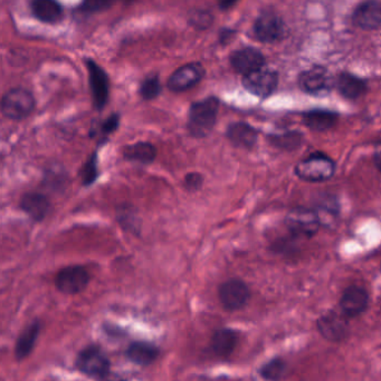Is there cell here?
I'll list each match as a JSON object with an SVG mask.
<instances>
[{
  "label": "cell",
  "mask_w": 381,
  "mask_h": 381,
  "mask_svg": "<svg viewBox=\"0 0 381 381\" xmlns=\"http://www.w3.org/2000/svg\"><path fill=\"white\" fill-rule=\"evenodd\" d=\"M139 93L144 101H152V99H157L161 93V84H160L159 78L157 76L146 77L140 85Z\"/></svg>",
  "instance_id": "28"
},
{
  "label": "cell",
  "mask_w": 381,
  "mask_h": 381,
  "mask_svg": "<svg viewBox=\"0 0 381 381\" xmlns=\"http://www.w3.org/2000/svg\"><path fill=\"white\" fill-rule=\"evenodd\" d=\"M119 123H120V116L118 114L111 115V116L107 117V120L100 123V125H97V128L92 127L91 136H97V135L100 143L107 142V136L118 130Z\"/></svg>",
  "instance_id": "27"
},
{
  "label": "cell",
  "mask_w": 381,
  "mask_h": 381,
  "mask_svg": "<svg viewBox=\"0 0 381 381\" xmlns=\"http://www.w3.org/2000/svg\"><path fill=\"white\" fill-rule=\"evenodd\" d=\"M40 322L34 321L29 324L28 327L19 336L16 343V350H15L17 359L21 360V359L26 358L27 355L32 353L37 337L40 335Z\"/></svg>",
  "instance_id": "25"
},
{
  "label": "cell",
  "mask_w": 381,
  "mask_h": 381,
  "mask_svg": "<svg viewBox=\"0 0 381 381\" xmlns=\"http://www.w3.org/2000/svg\"><path fill=\"white\" fill-rule=\"evenodd\" d=\"M112 0H83V8L87 11H99L109 7Z\"/></svg>",
  "instance_id": "32"
},
{
  "label": "cell",
  "mask_w": 381,
  "mask_h": 381,
  "mask_svg": "<svg viewBox=\"0 0 381 381\" xmlns=\"http://www.w3.org/2000/svg\"><path fill=\"white\" fill-rule=\"evenodd\" d=\"M33 13L44 23H56L62 18L63 8L56 0H34Z\"/></svg>",
  "instance_id": "24"
},
{
  "label": "cell",
  "mask_w": 381,
  "mask_h": 381,
  "mask_svg": "<svg viewBox=\"0 0 381 381\" xmlns=\"http://www.w3.org/2000/svg\"><path fill=\"white\" fill-rule=\"evenodd\" d=\"M369 294L363 287L351 285L345 289L340 299L342 314L348 318L360 316L368 308Z\"/></svg>",
  "instance_id": "12"
},
{
  "label": "cell",
  "mask_w": 381,
  "mask_h": 381,
  "mask_svg": "<svg viewBox=\"0 0 381 381\" xmlns=\"http://www.w3.org/2000/svg\"><path fill=\"white\" fill-rule=\"evenodd\" d=\"M220 304L228 311H237L248 304L251 291L244 281L230 279L220 285L218 290Z\"/></svg>",
  "instance_id": "5"
},
{
  "label": "cell",
  "mask_w": 381,
  "mask_h": 381,
  "mask_svg": "<svg viewBox=\"0 0 381 381\" xmlns=\"http://www.w3.org/2000/svg\"><path fill=\"white\" fill-rule=\"evenodd\" d=\"M355 26L365 31H372L381 25V6L375 1H365L358 6L353 15Z\"/></svg>",
  "instance_id": "17"
},
{
  "label": "cell",
  "mask_w": 381,
  "mask_h": 381,
  "mask_svg": "<svg viewBox=\"0 0 381 381\" xmlns=\"http://www.w3.org/2000/svg\"><path fill=\"white\" fill-rule=\"evenodd\" d=\"M237 332L225 328V329H218L214 332L210 346H212L213 351L217 355L226 357V355H230L234 351L236 345H237Z\"/></svg>",
  "instance_id": "22"
},
{
  "label": "cell",
  "mask_w": 381,
  "mask_h": 381,
  "mask_svg": "<svg viewBox=\"0 0 381 381\" xmlns=\"http://www.w3.org/2000/svg\"><path fill=\"white\" fill-rule=\"evenodd\" d=\"M226 136L236 148L251 150L257 142L259 132L247 123L236 122L227 127Z\"/></svg>",
  "instance_id": "16"
},
{
  "label": "cell",
  "mask_w": 381,
  "mask_h": 381,
  "mask_svg": "<svg viewBox=\"0 0 381 381\" xmlns=\"http://www.w3.org/2000/svg\"><path fill=\"white\" fill-rule=\"evenodd\" d=\"M126 353L127 357L132 363L141 365V366H148L158 358L159 349L151 343L139 341V343H131Z\"/></svg>",
  "instance_id": "21"
},
{
  "label": "cell",
  "mask_w": 381,
  "mask_h": 381,
  "mask_svg": "<svg viewBox=\"0 0 381 381\" xmlns=\"http://www.w3.org/2000/svg\"><path fill=\"white\" fill-rule=\"evenodd\" d=\"M373 161L376 164L377 169L381 172V143L376 146L375 154H373Z\"/></svg>",
  "instance_id": "33"
},
{
  "label": "cell",
  "mask_w": 381,
  "mask_h": 381,
  "mask_svg": "<svg viewBox=\"0 0 381 381\" xmlns=\"http://www.w3.org/2000/svg\"><path fill=\"white\" fill-rule=\"evenodd\" d=\"M76 367L82 374L93 378H104L110 372L111 363L107 353L97 346H89L77 355Z\"/></svg>",
  "instance_id": "4"
},
{
  "label": "cell",
  "mask_w": 381,
  "mask_h": 381,
  "mask_svg": "<svg viewBox=\"0 0 381 381\" xmlns=\"http://www.w3.org/2000/svg\"><path fill=\"white\" fill-rule=\"evenodd\" d=\"M336 172V164L329 156L316 153L299 162L295 174L303 181L323 182L331 179Z\"/></svg>",
  "instance_id": "3"
},
{
  "label": "cell",
  "mask_w": 381,
  "mask_h": 381,
  "mask_svg": "<svg viewBox=\"0 0 381 381\" xmlns=\"http://www.w3.org/2000/svg\"><path fill=\"white\" fill-rule=\"evenodd\" d=\"M286 371V363L281 358H274L265 363L259 369V375L265 380L279 381L284 376Z\"/></svg>",
  "instance_id": "26"
},
{
  "label": "cell",
  "mask_w": 381,
  "mask_h": 381,
  "mask_svg": "<svg viewBox=\"0 0 381 381\" xmlns=\"http://www.w3.org/2000/svg\"><path fill=\"white\" fill-rule=\"evenodd\" d=\"M345 314L329 311L318 318L316 327L326 339L339 343L349 336L350 327Z\"/></svg>",
  "instance_id": "8"
},
{
  "label": "cell",
  "mask_w": 381,
  "mask_h": 381,
  "mask_svg": "<svg viewBox=\"0 0 381 381\" xmlns=\"http://www.w3.org/2000/svg\"><path fill=\"white\" fill-rule=\"evenodd\" d=\"M183 184H185L186 189L190 191V192H196L204 184V177L200 173L191 172V173L186 175Z\"/></svg>",
  "instance_id": "31"
},
{
  "label": "cell",
  "mask_w": 381,
  "mask_h": 381,
  "mask_svg": "<svg viewBox=\"0 0 381 381\" xmlns=\"http://www.w3.org/2000/svg\"><path fill=\"white\" fill-rule=\"evenodd\" d=\"M123 158L136 163L151 164L157 158V148L149 142H136L124 148Z\"/></svg>",
  "instance_id": "20"
},
{
  "label": "cell",
  "mask_w": 381,
  "mask_h": 381,
  "mask_svg": "<svg viewBox=\"0 0 381 381\" xmlns=\"http://www.w3.org/2000/svg\"><path fill=\"white\" fill-rule=\"evenodd\" d=\"M338 91L348 99H355L363 96L367 89L365 81L351 74L343 73L338 77Z\"/></svg>",
  "instance_id": "23"
},
{
  "label": "cell",
  "mask_w": 381,
  "mask_h": 381,
  "mask_svg": "<svg viewBox=\"0 0 381 381\" xmlns=\"http://www.w3.org/2000/svg\"><path fill=\"white\" fill-rule=\"evenodd\" d=\"M303 122L310 130L326 132L337 124L338 115L331 111L314 109L303 114Z\"/></svg>",
  "instance_id": "19"
},
{
  "label": "cell",
  "mask_w": 381,
  "mask_h": 381,
  "mask_svg": "<svg viewBox=\"0 0 381 381\" xmlns=\"http://www.w3.org/2000/svg\"><path fill=\"white\" fill-rule=\"evenodd\" d=\"M236 1H237V0H222V1H220V7H222V9H227V8L232 7Z\"/></svg>",
  "instance_id": "34"
},
{
  "label": "cell",
  "mask_w": 381,
  "mask_h": 381,
  "mask_svg": "<svg viewBox=\"0 0 381 381\" xmlns=\"http://www.w3.org/2000/svg\"><path fill=\"white\" fill-rule=\"evenodd\" d=\"M277 84H279L277 74L264 67L244 76L243 78V85L246 91L261 99L269 97L274 93Z\"/></svg>",
  "instance_id": "7"
},
{
  "label": "cell",
  "mask_w": 381,
  "mask_h": 381,
  "mask_svg": "<svg viewBox=\"0 0 381 381\" xmlns=\"http://www.w3.org/2000/svg\"><path fill=\"white\" fill-rule=\"evenodd\" d=\"M90 275L85 267L81 265H70L60 270L55 277L58 291L65 294H77L87 288Z\"/></svg>",
  "instance_id": "6"
},
{
  "label": "cell",
  "mask_w": 381,
  "mask_h": 381,
  "mask_svg": "<svg viewBox=\"0 0 381 381\" xmlns=\"http://www.w3.org/2000/svg\"><path fill=\"white\" fill-rule=\"evenodd\" d=\"M205 75V70L200 64L191 62L188 65L178 68L173 75L168 79V89L175 93L187 91L193 89Z\"/></svg>",
  "instance_id": "11"
},
{
  "label": "cell",
  "mask_w": 381,
  "mask_h": 381,
  "mask_svg": "<svg viewBox=\"0 0 381 381\" xmlns=\"http://www.w3.org/2000/svg\"><path fill=\"white\" fill-rule=\"evenodd\" d=\"M299 85L308 94H318L329 87V76L322 67H313L306 70L299 77Z\"/></svg>",
  "instance_id": "18"
},
{
  "label": "cell",
  "mask_w": 381,
  "mask_h": 381,
  "mask_svg": "<svg viewBox=\"0 0 381 381\" xmlns=\"http://www.w3.org/2000/svg\"><path fill=\"white\" fill-rule=\"evenodd\" d=\"M89 70L90 86H91L92 97L97 111L104 109L110 95V84L109 77L102 68L95 64L93 60H87Z\"/></svg>",
  "instance_id": "10"
},
{
  "label": "cell",
  "mask_w": 381,
  "mask_h": 381,
  "mask_svg": "<svg viewBox=\"0 0 381 381\" xmlns=\"http://www.w3.org/2000/svg\"><path fill=\"white\" fill-rule=\"evenodd\" d=\"M287 228L294 236H313L318 232L320 218L318 213L308 209H295L287 214Z\"/></svg>",
  "instance_id": "9"
},
{
  "label": "cell",
  "mask_w": 381,
  "mask_h": 381,
  "mask_svg": "<svg viewBox=\"0 0 381 381\" xmlns=\"http://www.w3.org/2000/svg\"><path fill=\"white\" fill-rule=\"evenodd\" d=\"M230 62L237 73L246 76L263 68L265 58L259 50L247 47L243 50H236L230 57Z\"/></svg>",
  "instance_id": "14"
},
{
  "label": "cell",
  "mask_w": 381,
  "mask_h": 381,
  "mask_svg": "<svg viewBox=\"0 0 381 381\" xmlns=\"http://www.w3.org/2000/svg\"><path fill=\"white\" fill-rule=\"evenodd\" d=\"M272 144L277 148H283V150H294L301 145V134L299 133L291 132L286 134L274 135L269 138Z\"/></svg>",
  "instance_id": "29"
},
{
  "label": "cell",
  "mask_w": 381,
  "mask_h": 381,
  "mask_svg": "<svg viewBox=\"0 0 381 381\" xmlns=\"http://www.w3.org/2000/svg\"><path fill=\"white\" fill-rule=\"evenodd\" d=\"M220 111V101L215 96L207 97L191 104L187 128L193 138H207L214 130Z\"/></svg>",
  "instance_id": "1"
},
{
  "label": "cell",
  "mask_w": 381,
  "mask_h": 381,
  "mask_svg": "<svg viewBox=\"0 0 381 381\" xmlns=\"http://www.w3.org/2000/svg\"><path fill=\"white\" fill-rule=\"evenodd\" d=\"M35 99L25 89H13L1 99V113L6 118L21 121L34 112Z\"/></svg>",
  "instance_id": "2"
},
{
  "label": "cell",
  "mask_w": 381,
  "mask_h": 381,
  "mask_svg": "<svg viewBox=\"0 0 381 381\" xmlns=\"http://www.w3.org/2000/svg\"><path fill=\"white\" fill-rule=\"evenodd\" d=\"M97 177H99L97 155V153H93L90 156L87 163L84 164L83 167H82V183H83L84 187H90L97 181Z\"/></svg>",
  "instance_id": "30"
},
{
  "label": "cell",
  "mask_w": 381,
  "mask_h": 381,
  "mask_svg": "<svg viewBox=\"0 0 381 381\" xmlns=\"http://www.w3.org/2000/svg\"><path fill=\"white\" fill-rule=\"evenodd\" d=\"M19 208L34 222H42L50 211V203L42 193L28 192L21 197Z\"/></svg>",
  "instance_id": "15"
},
{
  "label": "cell",
  "mask_w": 381,
  "mask_h": 381,
  "mask_svg": "<svg viewBox=\"0 0 381 381\" xmlns=\"http://www.w3.org/2000/svg\"><path fill=\"white\" fill-rule=\"evenodd\" d=\"M254 31H255L256 37L261 42H279L284 35V23L275 13H264L256 21Z\"/></svg>",
  "instance_id": "13"
}]
</instances>
